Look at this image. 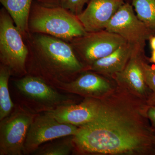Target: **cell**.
Returning <instances> with one entry per match:
<instances>
[{"label":"cell","mask_w":155,"mask_h":155,"mask_svg":"<svg viewBox=\"0 0 155 155\" xmlns=\"http://www.w3.org/2000/svg\"><path fill=\"white\" fill-rule=\"evenodd\" d=\"M75 149L84 153H149L155 150V133L137 113L122 103L101 101L94 119L78 127Z\"/></svg>","instance_id":"1"},{"label":"cell","mask_w":155,"mask_h":155,"mask_svg":"<svg viewBox=\"0 0 155 155\" xmlns=\"http://www.w3.org/2000/svg\"><path fill=\"white\" fill-rule=\"evenodd\" d=\"M36 44L38 50L29 75L41 78L55 88L72 81L75 74L87 69L63 40L39 34Z\"/></svg>","instance_id":"2"},{"label":"cell","mask_w":155,"mask_h":155,"mask_svg":"<svg viewBox=\"0 0 155 155\" xmlns=\"http://www.w3.org/2000/svg\"><path fill=\"white\" fill-rule=\"evenodd\" d=\"M31 31L70 41L87 32L77 16L61 6L47 7L32 3L28 20Z\"/></svg>","instance_id":"3"},{"label":"cell","mask_w":155,"mask_h":155,"mask_svg":"<svg viewBox=\"0 0 155 155\" xmlns=\"http://www.w3.org/2000/svg\"><path fill=\"white\" fill-rule=\"evenodd\" d=\"M13 85L19 104L35 114L75 104L69 94L60 91L37 76L25 75L14 80Z\"/></svg>","instance_id":"4"},{"label":"cell","mask_w":155,"mask_h":155,"mask_svg":"<svg viewBox=\"0 0 155 155\" xmlns=\"http://www.w3.org/2000/svg\"><path fill=\"white\" fill-rule=\"evenodd\" d=\"M5 8L0 14V59L2 64L10 69L12 75L23 76L28 74L26 61L28 49L22 35Z\"/></svg>","instance_id":"5"},{"label":"cell","mask_w":155,"mask_h":155,"mask_svg":"<svg viewBox=\"0 0 155 155\" xmlns=\"http://www.w3.org/2000/svg\"><path fill=\"white\" fill-rule=\"evenodd\" d=\"M36 114L21 104L15 105L0 122V155H23L29 127Z\"/></svg>","instance_id":"6"},{"label":"cell","mask_w":155,"mask_h":155,"mask_svg":"<svg viewBox=\"0 0 155 155\" xmlns=\"http://www.w3.org/2000/svg\"><path fill=\"white\" fill-rule=\"evenodd\" d=\"M105 30L117 34L133 48L134 51L143 54L146 42L155 32L138 19L133 6L124 3L106 26Z\"/></svg>","instance_id":"7"},{"label":"cell","mask_w":155,"mask_h":155,"mask_svg":"<svg viewBox=\"0 0 155 155\" xmlns=\"http://www.w3.org/2000/svg\"><path fill=\"white\" fill-rule=\"evenodd\" d=\"M69 42L78 58L86 63L87 69L95 61L110 54L127 42L119 35L105 29L87 32Z\"/></svg>","instance_id":"8"},{"label":"cell","mask_w":155,"mask_h":155,"mask_svg":"<svg viewBox=\"0 0 155 155\" xmlns=\"http://www.w3.org/2000/svg\"><path fill=\"white\" fill-rule=\"evenodd\" d=\"M78 127L58 122L48 112L37 114L31 124L24 144L23 155H32L48 142L77 133Z\"/></svg>","instance_id":"9"},{"label":"cell","mask_w":155,"mask_h":155,"mask_svg":"<svg viewBox=\"0 0 155 155\" xmlns=\"http://www.w3.org/2000/svg\"><path fill=\"white\" fill-rule=\"evenodd\" d=\"M124 3L123 0H90L77 17L87 32L104 30Z\"/></svg>","instance_id":"10"},{"label":"cell","mask_w":155,"mask_h":155,"mask_svg":"<svg viewBox=\"0 0 155 155\" xmlns=\"http://www.w3.org/2000/svg\"><path fill=\"white\" fill-rule=\"evenodd\" d=\"M100 100L86 97L79 104H72L59 107L48 112L58 122L79 127L91 122L96 116Z\"/></svg>","instance_id":"11"},{"label":"cell","mask_w":155,"mask_h":155,"mask_svg":"<svg viewBox=\"0 0 155 155\" xmlns=\"http://www.w3.org/2000/svg\"><path fill=\"white\" fill-rule=\"evenodd\" d=\"M56 88L63 92L97 98L109 91L111 87L110 84L100 75L86 72L72 81L62 84Z\"/></svg>","instance_id":"12"},{"label":"cell","mask_w":155,"mask_h":155,"mask_svg":"<svg viewBox=\"0 0 155 155\" xmlns=\"http://www.w3.org/2000/svg\"><path fill=\"white\" fill-rule=\"evenodd\" d=\"M134 51L133 47L125 43L110 54L95 61L88 69L105 75L116 74L125 69Z\"/></svg>","instance_id":"13"},{"label":"cell","mask_w":155,"mask_h":155,"mask_svg":"<svg viewBox=\"0 0 155 155\" xmlns=\"http://www.w3.org/2000/svg\"><path fill=\"white\" fill-rule=\"evenodd\" d=\"M143 54L134 51L130 60L122 72L115 74L119 80L125 82L136 92L143 95L147 84L141 67L140 56Z\"/></svg>","instance_id":"14"},{"label":"cell","mask_w":155,"mask_h":155,"mask_svg":"<svg viewBox=\"0 0 155 155\" xmlns=\"http://www.w3.org/2000/svg\"><path fill=\"white\" fill-rule=\"evenodd\" d=\"M0 2L14 20L22 35L29 31L28 20L32 0H0Z\"/></svg>","instance_id":"15"},{"label":"cell","mask_w":155,"mask_h":155,"mask_svg":"<svg viewBox=\"0 0 155 155\" xmlns=\"http://www.w3.org/2000/svg\"><path fill=\"white\" fill-rule=\"evenodd\" d=\"M74 135L51 140L40 146L32 153L34 155H68L75 149Z\"/></svg>","instance_id":"16"},{"label":"cell","mask_w":155,"mask_h":155,"mask_svg":"<svg viewBox=\"0 0 155 155\" xmlns=\"http://www.w3.org/2000/svg\"><path fill=\"white\" fill-rule=\"evenodd\" d=\"M12 75L8 67L1 64L0 66V121L13 110L15 104L11 100L9 90V78Z\"/></svg>","instance_id":"17"},{"label":"cell","mask_w":155,"mask_h":155,"mask_svg":"<svg viewBox=\"0 0 155 155\" xmlns=\"http://www.w3.org/2000/svg\"><path fill=\"white\" fill-rule=\"evenodd\" d=\"M132 5L138 19L155 32V0H132Z\"/></svg>","instance_id":"18"},{"label":"cell","mask_w":155,"mask_h":155,"mask_svg":"<svg viewBox=\"0 0 155 155\" xmlns=\"http://www.w3.org/2000/svg\"><path fill=\"white\" fill-rule=\"evenodd\" d=\"M141 64L145 81L147 86H148L152 91L150 96L148 104L150 107L155 106V64L149 65L144 62L142 58L141 60Z\"/></svg>","instance_id":"19"},{"label":"cell","mask_w":155,"mask_h":155,"mask_svg":"<svg viewBox=\"0 0 155 155\" xmlns=\"http://www.w3.org/2000/svg\"><path fill=\"white\" fill-rule=\"evenodd\" d=\"M90 0H59L60 6L78 16L83 11L84 6Z\"/></svg>","instance_id":"20"},{"label":"cell","mask_w":155,"mask_h":155,"mask_svg":"<svg viewBox=\"0 0 155 155\" xmlns=\"http://www.w3.org/2000/svg\"><path fill=\"white\" fill-rule=\"evenodd\" d=\"M37 2L47 7L60 6L59 0H36Z\"/></svg>","instance_id":"21"},{"label":"cell","mask_w":155,"mask_h":155,"mask_svg":"<svg viewBox=\"0 0 155 155\" xmlns=\"http://www.w3.org/2000/svg\"><path fill=\"white\" fill-rule=\"evenodd\" d=\"M147 115L150 120L153 127L155 128V106L149 107Z\"/></svg>","instance_id":"22"},{"label":"cell","mask_w":155,"mask_h":155,"mask_svg":"<svg viewBox=\"0 0 155 155\" xmlns=\"http://www.w3.org/2000/svg\"><path fill=\"white\" fill-rule=\"evenodd\" d=\"M150 45L152 50H155V35L150 38L149 40Z\"/></svg>","instance_id":"23"},{"label":"cell","mask_w":155,"mask_h":155,"mask_svg":"<svg viewBox=\"0 0 155 155\" xmlns=\"http://www.w3.org/2000/svg\"><path fill=\"white\" fill-rule=\"evenodd\" d=\"M149 61L151 63L155 64V50H153L151 57L149 59Z\"/></svg>","instance_id":"24"}]
</instances>
